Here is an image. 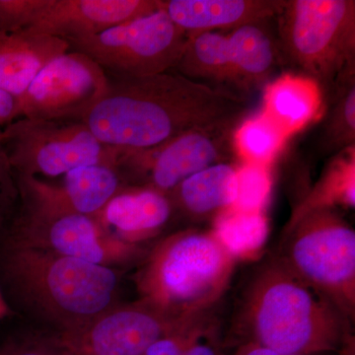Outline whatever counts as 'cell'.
I'll return each instance as SVG.
<instances>
[{"label":"cell","instance_id":"d4e9b609","mask_svg":"<svg viewBox=\"0 0 355 355\" xmlns=\"http://www.w3.org/2000/svg\"><path fill=\"white\" fill-rule=\"evenodd\" d=\"M335 106L324 130V148L340 151L354 146L355 141V77L343 83L331 96Z\"/></svg>","mask_w":355,"mask_h":355},{"label":"cell","instance_id":"2e32d148","mask_svg":"<svg viewBox=\"0 0 355 355\" xmlns=\"http://www.w3.org/2000/svg\"><path fill=\"white\" fill-rule=\"evenodd\" d=\"M174 205L167 193L144 188L123 187L94 218L107 232L128 244L158 234L171 219Z\"/></svg>","mask_w":355,"mask_h":355},{"label":"cell","instance_id":"7c38bea8","mask_svg":"<svg viewBox=\"0 0 355 355\" xmlns=\"http://www.w3.org/2000/svg\"><path fill=\"white\" fill-rule=\"evenodd\" d=\"M187 317L169 316L139 299L116 304L76 330L51 338L67 355H142Z\"/></svg>","mask_w":355,"mask_h":355},{"label":"cell","instance_id":"9c48e42d","mask_svg":"<svg viewBox=\"0 0 355 355\" xmlns=\"http://www.w3.org/2000/svg\"><path fill=\"white\" fill-rule=\"evenodd\" d=\"M187 39L186 33L159 8L94 36L67 42L69 51L87 55L107 73L146 76L171 71Z\"/></svg>","mask_w":355,"mask_h":355},{"label":"cell","instance_id":"8fae6325","mask_svg":"<svg viewBox=\"0 0 355 355\" xmlns=\"http://www.w3.org/2000/svg\"><path fill=\"white\" fill-rule=\"evenodd\" d=\"M107 88L108 76L100 65L69 51L49 62L18 98V119L83 121Z\"/></svg>","mask_w":355,"mask_h":355},{"label":"cell","instance_id":"52a82bcc","mask_svg":"<svg viewBox=\"0 0 355 355\" xmlns=\"http://www.w3.org/2000/svg\"><path fill=\"white\" fill-rule=\"evenodd\" d=\"M0 144L16 177L64 176L91 165L114 168L119 153L78 120L19 118L1 128Z\"/></svg>","mask_w":355,"mask_h":355},{"label":"cell","instance_id":"4fadbf2b","mask_svg":"<svg viewBox=\"0 0 355 355\" xmlns=\"http://www.w3.org/2000/svg\"><path fill=\"white\" fill-rule=\"evenodd\" d=\"M20 198L57 211L95 216L125 186L113 167L91 165L64 175L60 184L38 177H16Z\"/></svg>","mask_w":355,"mask_h":355},{"label":"cell","instance_id":"1f68e13d","mask_svg":"<svg viewBox=\"0 0 355 355\" xmlns=\"http://www.w3.org/2000/svg\"><path fill=\"white\" fill-rule=\"evenodd\" d=\"M17 119V98L0 88V130Z\"/></svg>","mask_w":355,"mask_h":355},{"label":"cell","instance_id":"d6986e66","mask_svg":"<svg viewBox=\"0 0 355 355\" xmlns=\"http://www.w3.org/2000/svg\"><path fill=\"white\" fill-rule=\"evenodd\" d=\"M261 111L291 137L317 120L323 112V89L298 72H286L263 88Z\"/></svg>","mask_w":355,"mask_h":355},{"label":"cell","instance_id":"277c9868","mask_svg":"<svg viewBox=\"0 0 355 355\" xmlns=\"http://www.w3.org/2000/svg\"><path fill=\"white\" fill-rule=\"evenodd\" d=\"M236 259L214 231L187 229L147 254L135 275L140 299L175 318L214 309L230 286Z\"/></svg>","mask_w":355,"mask_h":355},{"label":"cell","instance_id":"ba28073f","mask_svg":"<svg viewBox=\"0 0 355 355\" xmlns=\"http://www.w3.org/2000/svg\"><path fill=\"white\" fill-rule=\"evenodd\" d=\"M241 120L191 128L153 148L119 149L114 168L125 186L144 187L169 195L196 173L229 162L234 155L233 132Z\"/></svg>","mask_w":355,"mask_h":355},{"label":"cell","instance_id":"6da1fadb","mask_svg":"<svg viewBox=\"0 0 355 355\" xmlns=\"http://www.w3.org/2000/svg\"><path fill=\"white\" fill-rule=\"evenodd\" d=\"M106 74V93L83 121L112 148H153L191 128L241 120L249 111L245 96L174 71L146 76Z\"/></svg>","mask_w":355,"mask_h":355},{"label":"cell","instance_id":"83f0119b","mask_svg":"<svg viewBox=\"0 0 355 355\" xmlns=\"http://www.w3.org/2000/svg\"><path fill=\"white\" fill-rule=\"evenodd\" d=\"M51 0H0V35L31 27Z\"/></svg>","mask_w":355,"mask_h":355},{"label":"cell","instance_id":"5b68a950","mask_svg":"<svg viewBox=\"0 0 355 355\" xmlns=\"http://www.w3.org/2000/svg\"><path fill=\"white\" fill-rule=\"evenodd\" d=\"M275 18L284 62L317 81L324 97L354 78V0H286Z\"/></svg>","mask_w":355,"mask_h":355},{"label":"cell","instance_id":"e0dca14e","mask_svg":"<svg viewBox=\"0 0 355 355\" xmlns=\"http://www.w3.org/2000/svg\"><path fill=\"white\" fill-rule=\"evenodd\" d=\"M266 22L243 26L227 33L231 89L245 97L265 87L284 64L279 40L272 36Z\"/></svg>","mask_w":355,"mask_h":355},{"label":"cell","instance_id":"e575fe53","mask_svg":"<svg viewBox=\"0 0 355 355\" xmlns=\"http://www.w3.org/2000/svg\"><path fill=\"white\" fill-rule=\"evenodd\" d=\"M0 133H1V130H0Z\"/></svg>","mask_w":355,"mask_h":355},{"label":"cell","instance_id":"836d02e7","mask_svg":"<svg viewBox=\"0 0 355 355\" xmlns=\"http://www.w3.org/2000/svg\"><path fill=\"white\" fill-rule=\"evenodd\" d=\"M11 310L9 307L8 301L6 297V294L2 291L1 286H0V322L10 314Z\"/></svg>","mask_w":355,"mask_h":355},{"label":"cell","instance_id":"ffe728a7","mask_svg":"<svg viewBox=\"0 0 355 355\" xmlns=\"http://www.w3.org/2000/svg\"><path fill=\"white\" fill-rule=\"evenodd\" d=\"M238 164L217 163L196 173L169 193L173 205L193 219L216 217L234 205Z\"/></svg>","mask_w":355,"mask_h":355},{"label":"cell","instance_id":"d6a6232c","mask_svg":"<svg viewBox=\"0 0 355 355\" xmlns=\"http://www.w3.org/2000/svg\"><path fill=\"white\" fill-rule=\"evenodd\" d=\"M229 355H289L279 354L275 350L266 349L260 345H254V343H242V345H236V349L232 354ZM343 355H352L347 354Z\"/></svg>","mask_w":355,"mask_h":355},{"label":"cell","instance_id":"9a60e30c","mask_svg":"<svg viewBox=\"0 0 355 355\" xmlns=\"http://www.w3.org/2000/svg\"><path fill=\"white\" fill-rule=\"evenodd\" d=\"M284 4L286 0H159V8L187 36L265 22L277 17Z\"/></svg>","mask_w":355,"mask_h":355},{"label":"cell","instance_id":"cb8c5ba5","mask_svg":"<svg viewBox=\"0 0 355 355\" xmlns=\"http://www.w3.org/2000/svg\"><path fill=\"white\" fill-rule=\"evenodd\" d=\"M211 230L237 260L248 258L263 248L268 238V223L265 212L228 209L214 218Z\"/></svg>","mask_w":355,"mask_h":355},{"label":"cell","instance_id":"30bf717a","mask_svg":"<svg viewBox=\"0 0 355 355\" xmlns=\"http://www.w3.org/2000/svg\"><path fill=\"white\" fill-rule=\"evenodd\" d=\"M0 236L108 268L130 263L144 254L139 245L110 234L93 216L46 209L22 198L17 214Z\"/></svg>","mask_w":355,"mask_h":355},{"label":"cell","instance_id":"484cf974","mask_svg":"<svg viewBox=\"0 0 355 355\" xmlns=\"http://www.w3.org/2000/svg\"><path fill=\"white\" fill-rule=\"evenodd\" d=\"M220 322L217 308L190 315L153 343L142 355H182Z\"/></svg>","mask_w":355,"mask_h":355},{"label":"cell","instance_id":"7a4b0ae2","mask_svg":"<svg viewBox=\"0 0 355 355\" xmlns=\"http://www.w3.org/2000/svg\"><path fill=\"white\" fill-rule=\"evenodd\" d=\"M352 323L330 299L272 256L240 292L225 343L228 347L254 343L289 355L350 354Z\"/></svg>","mask_w":355,"mask_h":355},{"label":"cell","instance_id":"5bb4252c","mask_svg":"<svg viewBox=\"0 0 355 355\" xmlns=\"http://www.w3.org/2000/svg\"><path fill=\"white\" fill-rule=\"evenodd\" d=\"M158 9L159 0H51L26 30L69 41L94 36Z\"/></svg>","mask_w":355,"mask_h":355},{"label":"cell","instance_id":"ac0fdd59","mask_svg":"<svg viewBox=\"0 0 355 355\" xmlns=\"http://www.w3.org/2000/svg\"><path fill=\"white\" fill-rule=\"evenodd\" d=\"M69 50L67 40L26 29L0 35V88L18 99L49 62Z\"/></svg>","mask_w":355,"mask_h":355},{"label":"cell","instance_id":"f546056e","mask_svg":"<svg viewBox=\"0 0 355 355\" xmlns=\"http://www.w3.org/2000/svg\"><path fill=\"white\" fill-rule=\"evenodd\" d=\"M0 355H67L51 338L13 336L0 342Z\"/></svg>","mask_w":355,"mask_h":355},{"label":"cell","instance_id":"44dd1931","mask_svg":"<svg viewBox=\"0 0 355 355\" xmlns=\"http://www.w3.org/2000/svg\"><path fill=\"white\" fill-rule=\"evenodd\" d=\"M171 71L191 80L232 91L227 33L203 32L188 36Z\"/></svg>","mask_w":355,"mask_h":355},{"label":"cell","instance_id":"3957f363","mask_svg":"<svg viewBox=\"0 0 355 355\" xmlns=\"http://www.w3.org/2000/svg\"><path fill=\"white\" fill-rule=\"evenodd\" d=\"M0 238V280L7 293L58 333L76 330L116 304L114 268Z\"/></svg>","mask_w":355,"mask_h":355},{"label":"cell","instance_id":"f1b7e54d","mask_svg":"<svg viewBox=\"0 0 355 355\" xmlns=\"http://www.w3.org/2000/svg\"><path fill=\"white\" fill-rule=\"evenodd\" d=\"M20 202L17 178L0 144V234L17 214Z\"/></svg>","mask_w":355,"mask_h":355},{"label":"cell","instance_id":"8992f818","mask_svg":"<svg viewBox=\"0 0 355 355\" xmlns=\"http://www.w3.org/2000/svg\"><path fill=\"white\" fill-rule=\"evenodd\" d=\"M277 256L354 321L355 232L335 209L312 210L291 221Z\"/></svg>","mask_w":355,"mask_h":355},{"label":"cell","instance_id":"603a6c76","mask_svg":"<svg viewBox=\"0 0 355 355\" xmlns=\"http://www.w3.org/2000/svg\"><path fill=\"white\" fill-rule=\"evenodd\" d=\"M287 139L286 133L259 111L245 116L236 125L232 135L233 153L241 164L272 167Z\"/></svg>","mask_w":355,"mask_h":355},{"label":"cell","instance_id":"4316f807","mask_svg":"<svg viewBox=\"0 0 355 355\" xmlns=\"http://www.w3.org/2000/svg\"><path fill=\"white\" fill-rule=\"evenodd\" d=\"M270 168L238 164L237 196L230 209L246 212H265L272 190Z\"/></svg>","mask_w":355,"mask_h":355},{"label":"cell","instance_id":"4dcf8cb0","mask_svg":"<svg viewBox=\"0 0 355 355\" xmlns=\"http://www.w3.org/2000/svg\"><path fill=\"white\" fill-rule=\"evenodd\" d=\"M222 324L218 323L210 329L182 355H229Z\"/></svg>","mask_w":355,"mask_h":355},{"label":"cell","instance_id":"7402d4cb","mask_svg":"<svg viewBox=\"0 0 355 355\" xmlns=\"http://www.w3.org/2000/svg\"><path fill=\"white\" fill-rule=\"evenodd\" d=\"M354 209L355 205V147L336 154L313 191L299 205L291 221L307 212L336 207Z\"/></svg>","mask_w":355,"mask_h":355}]
</instances>
